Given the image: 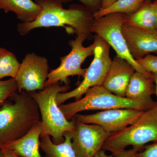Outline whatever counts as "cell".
<instances>
[{
	"label": "cell",
	"instance_id": "24",
	"mask_svg": "<svg viewBox=\"0 0 157 157\" xmlns=\"http://www.w3.org/2000/svg\"><path fill=\"white\" fill-rule=\"evenodd\" d=\"M61 2H67L71 0H59ZM81 2L85 8L91 13H95L101 9V0H78Z\"/></svg>",
	"mask_w": 157,
	"mask_h": 157
},
{
	"label": "cell",
	"instance_id": "29",
	"mask_svg": "<svg viewBox=\"0 0 157 157\" xmlns=\"http://www.w3.org/2000/svg\"><path fill=\"white\" fill-rule=\"evenodd\" d=\"M154 6L155 11L156 18V30H157V0H155L154 2H153Z\"/></svg>",
	"mask_w": 157,
	"mask_h": 157
},
{
	"label": "cell",
	"instance_id": "23",
	"mask_svg": "<svg viewBox=\"0 0 157 157\" xmlns=\"http://www.w3.org/2000/svg\"><path fill=\"white\" fill-rule=\"evenodd\" d=\"M140 151V150L138 149L132 147L130 149L125 150L116 156H113L112 154L110 155H107L106 151L101 149L96 154L94 157H135L136 154Z\"/></svg>",
	"mask_w": 157,
	"mask_h": 157
},
{
	"label": "cell",
	"instance_id": "2",
	"mask_svg": "<svg viewBox=\"0 0 157 157\" xmlns=\"http://www.w3.org/2000/svg\"><path fill=\"white\" fill-rule=\"evenodd\" d=\"M0 106V142L2 144L23 137L40 121L36 101L29 93L18 91Z\"/></svg>",
	"mask_w": 157,
	"mask_h": 157
},
{
	"label": "cell",
	"instance_id": "20",
	"mask_svg": "<svg viewBox=\"0 0 157 157\" xmlns=\"http://www.w3.org/2000/svg\"><path fill=\"white\" fill-rule=\"evenodd\" d=\"M20 65L14 53L0 47V79L6 77L15 78Z\"/></svg>",
	"mask_w": 157,
	"mask_h": 157
},
{
	"label": "cell",
	"instance_id": "16",
	"mask_svg": "<svg viewBox=\"0 0 157 157\" xmlns=\"http://www.w3.org/2000/svg\"><path fill=\"white\" fill-rule=\"evenodd\" d=\"M151 78L135 71L131 78L126 93V98L139 100L151 98L155 94V85Z\"/></svg>",
	"mask_w": 157,
	"mask_h": 157
},
{
	"label": "cell",
	"instance_id": "17",
	"mask_svg": "<svg viewBox=\"0 0 157 157\" xmlns=\"http://www.w3.org/2000/svg\"><path fill=\"white\" fill-rule=\"evenodd\" d=\"M124 25L142 29L156 30V18L153 2L145 1L135 13L127 14Z\"/></svg>",
	"mask_w": 157,
	"mask_h": 157
},
{
	"label": "cell",
	"instance_id": "14",
	"mask_svg": "<svg viewBox=\"0 0 157 157\" xmlns=\"http://www.w3.org/2000/svg\"><path fill=\"white\" fill-rule=\"evenodd\" d=\"M43 126L40 120L23 137L2 144V146L20 157H42L39 152Z\"/></svg>",
	"mask_w": 157,
	"mask_h": 157
},
{
	"label": "cell",
	"instance_id": "28",
	"mask_svg": "<svg viewBox=\"0 0 157 157\" xmlns=\"http://www.w3.org/2000/svg\"><path fill=\"white\" fill-rule=\"evenodd\" d=\"M151 73V78L155 85V94L156 95L157 98V73Z\"/></svg>",
	"mask_w": 157,
	"mask_h": 157
},
{
	"label": "cell",
	"instance_id": "27",
	"mask_svg": "<svg viewBox=\"0 0 157 157\" xmlns=\"http://www.w3.org/2000/svg\"><path fill=\"white\" fill-rule=\"evenodd\" d=\"M2 151L5 155V157H20L18 156L12 152L8 150L7 149L5 148V147L2 146Z\"/></svg>",
	"mask_w": 157,
	"mask_h": 157
},
{
	"label": "cell",
	"instance_id": "25",
	"mask_svg": "<svg viewBox=\"0 0 157 157\" xmlns=\"http://www.w3.org/2000/svg\"><path fill=\"white\" fill-rule=\"evenodd\" d=\"M135 157H157V142L145 145Z\"/></svg>",
	"mask_w": 157,
	"mask_h": 157
},
{
	"label": "cell",
	"instance_id": "1",
	"mask_svg": "<svg viewBox=\"0 0 157 157\" xmlns=\"http://www.w3.org/2000/svg\"><path fill=\"white\" fill-rule=\"evenodd\" d=\"M41 8L36 19L32 22L21 23L17 26L18 33L25 36L34 29L63 27L69 34L89 36L94 19V14L85 8L66 9L59 0H36Z\"/></svg>",
	"mask_w": 157,
	"mask_h": 157
},
{
	"label": "cell",
	"instance_id": "4",
	"mask_svg": "<svg viewBox=\"0 0 157 157\" xmlns=\"http://www.w3.org/2000/svg\"><path fill=\"white\" fill-rule=\"evenodd\" d=\"M70 88L67 85L61 86L58 82L39 92L29 93L38 104L42 117L43 130L40 138L52 136L53 143L59 144L64 140V134L72 132L75 128L76 119H67L56 101L58 94L67 92Z\"/></svg>",
	"mask_w": 157,
	"mask_h": 157
},
{
	"label": "cell",
	"instance_id": "10",
	"mask_svg": "<svg viewBox=\"0 0 157 157\" xmlns=\"http://www.w3.org/2000/svg\"><path fill=\"white\" fill-rule=\"evenodd\" d=\"M70 134L77 157H94L110 135L100 126L76 120L75 128Z\"/></svg>",
	"mask_w": 157,
	"mask_h": 157
},
{
	"label": "cell",
	"instance_id": "7",
	"mask_svg": "<svg viewBox=\"0 0 157 157\" xmlns=\"http://www.w3.org/2000/svg\"><path fill=\"white\" fill-rule=\"evenodd\" d=\"M127 16L124 13L114 12L94 18L90 28L91 33L104 39L114 49L117 56L128 62L136 71L151 76V73L146 72L129 52L122 31Z\"/></svg>",
	"mask_w": 157,
	"mask_h": 157
},
{
	"label": "cell",
	"instance_id": "6",
	"mask_svg": "<svg viewBox=\"0 0 157 157\" xmlns=\"http://www.w3.org/2000/svg\"><path fill=\"white\" fill-rule=\"evenodd\" d=\"M94 59L86 69L83 80L75 89L58 94L56 101L59 105L72 98L79 100L91 88L103 85L112 62L109 55L110 46L98 35L94 36Z\"/></svg>",
	"mask_w": 157,
	"mask_h": 157
},
{
	"label": "cell",
	"instance_id": "22",
	"mask_svg": "<svg viewBox=\"0 0 157 157\" xmlns=\"http://www.w3.org/2000/svg\"><path fill=\"white\" fill-rule=\"evenodd\" d=\"M137 61L148 73H157V56L150 54Z\"/></svg>",
	"mask_w": 157,
	"mask_h": 157
},
{
	"label": "cell",
	"instance_id": "26",
	"mask_svg": "<svg viewBox=\"0 0 157 157\" xmlns=\"http://www.w3.org/2000/svg\"><path fill=\"white\" fill-rule=\"evenodd\" d=\"M117 0H101V9H104L109 7Z\"/></svg>",
	"mask_w": 157,
	"mask_h": 157
},
{
	"label": "cell",
	"instance_id": "15",
	"mask_svg": "<svg viewBox=\"0 0 157 157\" xmlns=\"http://www.w3.org/2000/svg\"><path fill=\"white\" fill-rule=\"evenodd\" d=\"M0 10L12 11L22 23H27L36 19L42 9L32 0H0Z\"/></svg>",
	"mask_w": 157,
	"mask_h": 157
},
{
	"label": "cell",
	"instance_id": "11",
	"mask_svg": "<svg viewBox=\"0 0 157 157\" xmlns=\"http://www.w3.org/2000/svg\"><path fill=\"white\" fill-rule=\"evenodd\" d=\"M144 111L130 108L110 109L94 114H76L74 118L81 122L100 126L111 134L120 132L134 123Z\"/></svg>",
	"mask_w": 157,
	"mask_h": 157
},
{
	"label": "cell",
	"instance_id": "18",
	"mask_svg": "<svg viewBox=\"0 0 157 157\" xmlns=\"http://www.w3.org/2000/svg\"><path fill=\"white\" fill-rule=\"evenodd\" d=\"M70 132L64 134V140L59 144L53 143L48 135L41 137L40 147L45 157H77L72 146Z\"/></svg>",
	"mask_w": 157,
	"mask_h": 157
},
{
	"label": "cell",
	"instance_id": "3",
	"mask_svg": "<svg viewBox=\"0 0 157 157\" xmlns=\"http://www.w3.org/2000/svg\"><path fill=\"white\" fill-rule=\"evenodd\" d=\"M84 97L59 107L68 120H72L78 113L86 110H107L130 108L146 111L157 105L151 98L134 100L116 95L103 86H94L88 90Z\"/></svg>",
	"mask_w": 157,
	"mask_h": 157
},
{
	"label": "cell",
	"instance_id": "19",
	"mask_svg": "<svg viewBox=\"0 0 157 157\" xmlns=\"http://www.w3.org/2000/svg\"><path fill=\"white\" fill-rule=\"evenodd\" d=\"M147 0H117L107 9H100L94 13V18L102 17L110 13L120 12L127 14L135 13Z\"/></svg>",
	"mask_w": 157,
	"mask_h": 157
},
{
	"label": "cell",
	"instance_id": "13",
	"mask_svg": "<svg viewBox=\"0 0 157 157\" xmlns=\"http://www.w3.org/2000/svg\"><path fill=\"white\" fill-rule=\"evenodd\" d=\"M135 71L128 62L117 55L112 59L102 86L116 95L125 97L127 88Z\"/></svg>",
	"mask_w": 157,
	"mask_h": 157
},
{
	"label": "cell",
	"instance_id": "12",
	"mask_svg": "<svg viewBox=\"0 0 157 157\" xmlns=\"http://www.w3.org/2000/svg\"><path fill=\"white\" fill-rule=\"evenodd\" d=\"M122 31L129 52L136 60L157 53V30L142 29L124 25Z\"/></svg>",
	"mask_w": 157,
	"mask_h": 157
},
{
	"label": "cell",
	"instance_id": "5",
	"mask_svg": "<svg viewBox=\"0 0 157 157\" xmlns=\"http://www.w3.org/2000/svg\"><path fill=\"white\" fill-rule=\"evenodd\" d=\"M157 142V105L144 111L134 123L121 131L110 134L102 149L113 156L128 146L140 151L147 143Z\"/></svg>",
	"mask_w": 157,
	"mask_h": 157
},
{
	"label": "cell",
	"instance_id": "30",
	"mask_svg": "<svg viewBox=\"0 0 157 157\" xmlns=\"http://www.w3.org/2000/svg\"><path fill=\"white\" fill-rule=\"evenodd\" d=\"M0 157H5V155L3 154L2 151L1 152V153H0Z\"/></svg>",
	"mask_w": 157,
	"mask_h": 157
},
{
	"label": "cell",
	"instance_id": "31",
	"mask_svg": "<svg viewBox=\"0 0 157 157\" xmlns=\"http://www.w3.org/2000/svg\"><path fill=\"white\" fill-rule=\"evenodd\" d=\"M2 143L0 142V153H1V152H2Z\"/></svg>",
	"mask_w": 157,
	"mask_h": 157
},
{
	"label": "cell",
	"instance_id": "8",
	"mask_svg": "<svg viewBox=\"0 0 157 157\" xmlns=\"http://www.w3.org/2000/svg\"><path fill=\"white\" fill-rule=\"evenodd\" d=\"M87 35L81 34L74 40L69 41L71 50L66 56L61 58L59 66L48 73L45 87L60 81H66L69 76H84L86 69H82V64L90 56L94 55V43L85 47L83 43L88 38Z\"/></svg>",
	"mask_w": 157,
	"mask_h": 157
},
{
	"label": "cell",
	"instance_id": "21",
	"mask_svg": "<svg viewBox=\"0 0 157 157\" xmlns=\"http://www.w3.org/2000/svg\"><path fill=\"white\" fill-rule=\"evenodd\" d=\"M17 91V84L15 78L0 80V106Z\"/></svg>",
	"mask_w": 157,
	"mask_h": 157
},
{
	"label": "cell",
	"instance_id": "9",
	"mask_svg": "<svg viewBox=\"0 0 157 157\" xmlns=\"http://www.w3.org/2000/svg\"><path fill=\"white\" fill-rule=\"evenodd\" d=\"M48 63L46 58L34 52L27 54L20 63L15 77L17 91L28 93L42 90L48 75Z\"/></svg>",
	"mask_w": 157,
	"mask_h": 157
}]
</instances>
